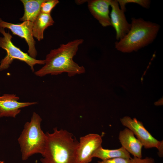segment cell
<instances>
[{
	"label": "cell",
	"mask_w": 163,
	"mask_h": 163,
	"mask_svg": "<svg viewBox=\"0 0 163 163\" xmlns=\"http://www.w3.org/2000/svg\"><path fill=\"white\" fill-rule=\"evenodd\" d=\"M111 0H88V7L91 14L104 27L111 26L109 12Z\"/></svg>",
	"instance_id": "11"
},
{
	"label": "cell",
	"mask_w": 163,
	"mask_h": 163,
	"mask_svg": "<svg viewBox=\"0 0 163 163\" xmlns=\"http://www.w3.org/2000/svg\"><path fill=\"white\" fill-rule=\"evenodd\" d=\"M44 0H21L24 8L23 16L21 21L33 22L40 12L41 5Z\"/></svg>",
	"instance_id": "14"
},
{
	"label": "cell",
	"mask_w": 163,
	"mask_h": 163,
	"mask_svg": "<svg viewBox=\"0 0 163 163\" xmlns=\"http://www.w3.org/2000/svg\"><path fill=\"white\" fill-rule=\"evenodd\" d=\"M42 119L35 112L33 113L30 120L25 123L18 139L23 161L33 155L43 154L46 139V133L41 128Z\"/></svg>",
	"instance_id": "4"
},
{
	"label": "cell",
	"mask_w": 163,
	"mask_h": 163,
	"mask_svg": "<svg viewBox=\"0 0 163 163\" xmlns=\"http://www.w3.org/2000/svg\"><path fill=\"white\" fill-rule=\"evenodd\" d=\"M131 163H155L154 159L151 157H146L144 158L133 157L131 158Z\"/></svg>",
	"instance_id": "19"
},
{
	"label": "cell",
	"mask_w": 163,
	"mask_h": 163,
	"mask_svg": "<svg viewBox=\"0 0 163 163\" xmlns=\"http://www.w3.org/2000/svg\"><path fill=\"white\" fill-rule=\"evenodd\" d=\"M110 14L111 26L116 32V38L120 40L123 38L130 29L131 25L127 21L124 12L120 8L117 0H111Z\"/></svg>",
	"instance_id": "10"
},
{
	"label": "cell",
	"mask_w": 163,
	"mask_h": 163,
	"mask_svg": "<svg viewBox=\"0 0 163 163\" xmlns=\"http://www.w3.org/2000/svg\"><path fill=\"white\" fill-rule=\"evenodd\" d=\"M118 138L122 147L130 154L133 157L142 158L143 145L131 130L126 128L120 131Z\"/></svg>",
	"instance_id": "12"
},
{
	"label": "cell",
	"mask_w": 163,
	"mask_h": 163,
	"mask_svg": "<svg viewBox=\"0 0 163 163\" xmlns=\"http://www.w3.org/2000/svg\"><path fill=\"white\" fill-rule=\"evenodd\" d=\"M97 163H131V159L117 158L98 161Z\"/></svg>",
	"instance_id": "18"
},
{
	"label": "cell",
	"mask_w": 163,
	"mask_h": 163,
	"mask_svg": "<svg viewBox=\"0 0 163 163\" xmlns=\"http://www.w3.org/2000/svg\"><path fill=\"white\" fill-rule=\"evenodd\" d=\"M130 30L122 39L115 43V47L123 53L136 51L152 43L160 28L155 23L142 18H132Z\"/></svg>",
	"instance_id": "3"
},
{
	"label": "cell",
	"mask_w": 163,
	"mask_h": 163,
	"mask_svg": "<svg viewBox=\"0 0 163 163\" xmlns=\"http://www.w3.org/2000/svg\"><path fill=\"white\" fill-rule=\"evenodd\" d=\"M46 133V139L40 159L42 163H74L79 142L66 130L53 129Z\"/></svg>",
	"instance_id": "2"
},
{
	"label": "cell",
	"mask_w": 163,
	"mask_h": 163,
	"mask_svg": "<svg viewBox=\"0 0 163 163\" xmlns=\"http://www.w3.org/2000/svg\"><path fill=\"white\" fill-rule=\"evenodd\" d=\"M117 1L120 6V8L124 12L126 11V5L128 3H136L146 8H149L150 4V1L148 0H117Z\"/></svg>",
	"instance_id": "16"
},
{
	"label": "cell",
	"mask_w": 163,
	"mask_h": 163,
	"mask_svg": "<svg viewBox=\"0 0 163 163\" xmlns=\"http://www.w3.org/2000/svg\"><path fill=\"white\" fill-rule=\"evenodd\" d=\"M93 158H97L104 160L117 158L131 159L130 154L123 147L110 149L103 148L102 146L94 152Z\"/></svg>",
	"instance_id": "15"
},
{
	"label": "cell",
	"mask_w": 163,
	"mask_h": 163,
	"mask_svg": "<svg viewBox=\"0 0 163 163\" xmlns=\"http://www.w3.org/2000/svg\"><path fill=\"white\" fill-rule=\"evenodd\" d=\"M102 139L100 135L90 133L80 138L74 163H89L95 151L102 146Z\"/></svg>",
	"instance_id": "6"
},
{
	"label": "cell",
	"mask_w": 163,
	"mask_h": 163,
	"mask_svg": "<svg viewBox=\"0 0 163 163\" xmlns=\"http://www.w3.org/2000/svg\"><path fill=\"white\" fill-rule=\"evenodd\" d=\"M59 3L58 0H44L41 5L40 12L50 14L52 9Z\"/></svg>",
	"instance_id": "17"
},
{
	"label": "cell",
	"mask_w": 163,
	"mask_h": 163,
	"mask_svg": "<svg viewBox=\"0 0 163 163\" xmlns=\"http://www.w3.org/2000/svg\"><path fill=\"white\" fill-rule=\"evenodd\" d=\"M122 124L130 129L145 148H156L158 149L161 141H159L152 136L146 129L142 123L136 118L132 119L125 116L120 119Z\"/></svg>",
	"instance_id": "7"
},
{
	"label": "cell",
	"mask_w": 163,
	"mask_h": 163,
	"mask_svg": "<svg viewBox=\"0 0 163 163\" xmlns=\"http://www.w3.org/2000/svg\"></svg>",
	"instance_id": "21"
},
{
	"label": "cell",
	"mask_w": 163,
	"mask_h": 163,
	"mask_svg": "<svg viewBox=\"0 0 163 163\" xmlns=\"http://www.w3.org/2000/svg\"><path fill=\"white\" fill-rule=\"evenodd\" d=\"M54 23L50 14L40 12L33 22L32 31L33 37L39 41L42 40L43 38L45 30Z\"/></svg>",
	"instance_id": "13"
},
{
	"label": "cell",
	"mask_w": 163,
	"mask_h": 163,
	"mask_svg": "<svg viewBox=\"0 0 163 163\" xmlns=\"http://www.w3.org/2000/svg\"><path fill=\"white\" fill-rule=\"evenodd\" d=\"M84 40L77 39L61 44L57 49L51 50L46 56L43 66L35 72V75L42 77L48 75H56L64 72L69 77L83 74L85 69L73 60L79 46Z\"/></svg>",
	"instance_id": "1"
},
{
	"label": "cell",
	"mask_w": 163,
	"mask_h": 163,
	"mask_svg": "<svg viewBox=\"0 0 163 163\" xmlns=\"http://www.w3.org/2000/svg\"><path fill=\"white\" fill-rule=\"evenodd\" d=\"M33 25V22L28 21L14 24L4 21L0 18V28H8L11 31L13 34L24 38L28 45L29 55L36 59L37 52L35 46L36 42L32 34Z\"/></svg>",
	"instance_id": "8"
},
{
	"label": "cell",
	"mask_w": 163,
	"mask_h": 163,
	"mask_svg": "<svg viewBox=\"0 0 163 163\" xmlns=\"http://www.w3.org/2000/svg\"><path fill=\"white\" fill-rule=\"evenodd\" d=\"M19 97L14 94H5L0 96V118L10 117L15 118L21 109L35 105L37 102H20Z\"/></svg>",
	"instance_id": "9"
},
{
	"label": "cell",
	"mask_w": 163,
	"mask_h": 163,
	"mask_svg": "<svg viewBox=\"0 0 163 163\" xmlns=\"http://www.w3.org/2000/svg\"><path fill=\"white\" fill-rule=\"evenodd\" d=\"M0 33L3 36L0 37V47L5 50L7 53L6 56L0 62V71L7 69L15 59L26 63L30 67L33 72L34 71V66L35 65H44V60L33 58L15 46L11 41L12 37L9 31L6 32L4 28H0Z\"/></svg>",
	"instance_id": "5"
},
{
	"label": "cell",
	"mask_w": 163,
	"mask_h": 163,
	"mask_svg": "<svg viewBox=\"0 0 163 163\" xmlns=\"http://www.w3.org/2000/svg\"><path fill=\"white\" fill-rule=\"evenodd\" d=\"M158 150V156L160 157H162L163 156V142L161 141L160 145L157 149Z\"/></svg>",
	"instance_id": "20"
}]
</instances>
